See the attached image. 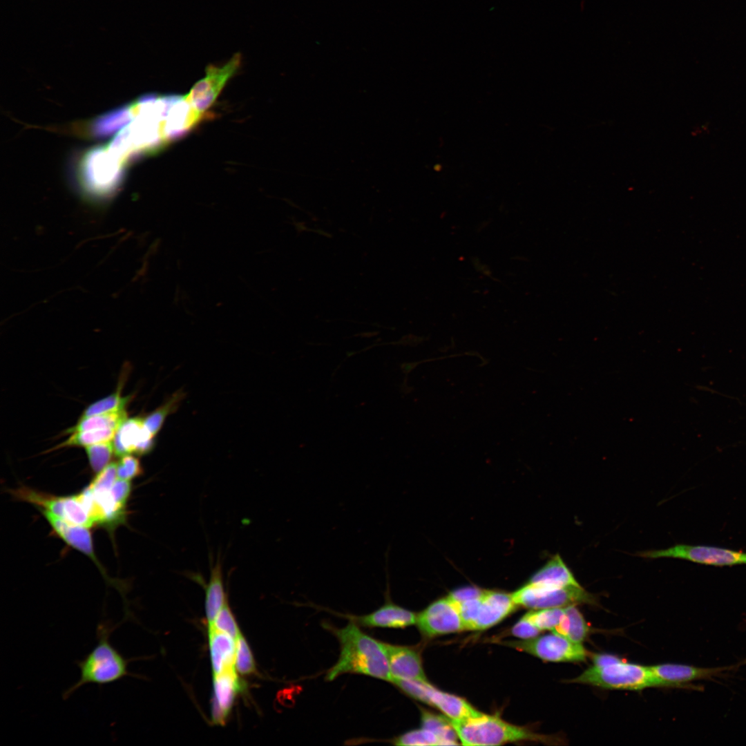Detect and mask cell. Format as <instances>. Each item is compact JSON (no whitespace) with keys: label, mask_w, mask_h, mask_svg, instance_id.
<instances>
[{"label":"cell","mask_w":746,"mask_h":746,"mask_svg":"<svg viewBox=\"0 0 746 746\" xmlns=\"http://www.w3.org/2000/svg\"><path fill=\"white\" fill-rule=\"evenodd\" d=\"M330 629L339 641L341 653L336 663L327 671V680L347 673L392 680L386 643L362 631L352 620L343 628Z\"/></svg>","instance_id":"2"},{"label":"cell","mask_w":746,"mask_h":746,"mask_svg":"<svg viewBox=\"0 0 746 746\" xmlns=\"http://www.w3.org/2000/svg\"><path fill=\"white\" fill-rule=\"evenodd\" d=\"M213 694L211 717L216 725H224L231 712L238 694L244 689L235 669L213 676Z\"/></svg>","instance_id":"14"},{"label":"cell","mask_w":746,"mask_h":746,"mask_svg":"<svg viewBox=\"0 0 746 746\" xmlns=\"http://www.w3.org/2000/svg\"><path fill=\"white\" fill-rule=\"evenodd\" d=\"M235 669L243 676L254 674L256 663L252 651L245 637L240 634L236 639Z\"/></svg>","instance_id":"33"},{"label":"cell","mask_w":746,"mask_h":746,"mask_svg":"<svg viewBox=\"0 0 746 746\" xmlns=\"http://www.w3.org/2000/svg\"><path fill=\"white\" fill-rule=\"evenodd\" d=\"M502 644L528 653L544 661L583 662L587 656L586 650L582 644L573 642L553 632L523 640L506 641Z\"/></svg>","instance_id":"7"},{"label":"cell","mask_w":746,"mask_h":746,"mask_svg":"<svg viewBox=\"0 0 746 746\" xmlns=\"http://www.w3.org/2000/svg\"><path fill=\"white\" fill-rule=\"evenodd\" d=\"M486 590L474 586L463 587L451 592L448 596L453 602L461 603L467 600L481 597Z\"/></svg>","instance_id":"38"},{"label":"cell","mask_w":746,"mask_h":746,"mask_svg":"<svg viewBox=\"0 0 746 746\" xmlns=\"http://www.w3.org/2000/svg\"><path fill=\"white\" fill-rule=\"evenodd\" d=\"M592 660L595 666H606L621 662V659L610 654H593Z\"/></svg>","instance_id":"40"},{"label":"cell","mask_w":746,"mask_h":746,"mask_svg":"<svg viewBox=\"0 0 746 746\" xmlns=\"http://www.w3.org/2000/svg\"><path fill=\"white\" fill-rule=\"evenodd\" d=\"M59 517L70 524L88 528L95 526L78 494L61 497V513Z\"/></svg>","instance_id":"25"},{"label":"cell","mask_w":746,"mask_h":746,"mask_svg":"<svg viewBox=\"0 0 746 746\" xmlns=\"http://www.w3.org/2000/svg\"><path fill=\"white\" fill-rule=\"evenodd\" d=\"M122 384L119 385L112 394L90 404L84 410L81 417H87L125 409L131 397L122 396Z\"/></svg>","instance_id":"28"},{"label":"cell","mask_w":746,"mask_h":746,"mask_svg":"<svg viewBox=\"0 0 746 746\" xmlns=\"http://www.w3.org/2000/svg\"><path fill=\"white\" fill-rule=\"evenodd\" d=\"M208 627L227 633L236 640L241 634L236 618L227 601L218 612L213 622Z\"/></svg>","instance_id":"34"},{"label":"cell","mask_w":746,"mask_h":746,"mask_svg":"<svg viewBox=\"0 0 746 746\" xmlns=\"http://www.w3.org/2000/svg\"><path fill=\"white\" fill-rule=\"evenodd\" d=\"M126 418L127 413L125 409L87 417H81L74 426L67 430V433L71 434L80 431L105 428L117 429Z\"/></svg>","instance_id":"24"},{"label":"cell","mask_w":746,"mask_h":746,"mask_svg":"<svg viewBox=\"0 0 746 746\" xmlns=\"http://www.w3.org/2000/svg\"><path fill=\"white\" fill-rule=\"evenodd\" d=\"M39 509L57 535L68 545L88 556L100 566L94 553L91 535L88 528L70 524L46 509Z\"/></svg>","instance_id":"18"},{"label":"cell","mask_w":746,"mask_h":746,"mask_svg":"<svg viewBox=\"0 0 746 746\" xmlns=\"http://www.w3.org/2000/svg\"><path fill=\"white\" fill-rule=\"evenodd\" d=\"M86 452L92 470L99 472L109 464L115 453L113 443L111 441L87 446Z\"/></svg>","instance_id":"32"},{"label":"cell","mask_w":746,"mask_h":746,"mask_svg":"<svg viewBox=\"0 0 746 746\" xmlns=\"http://www.w3.org/2000/svg\"><path fill=\"white\" fill-rule=\"evenodd\" d=\"M743 663L714 668H702L678 664H662L649 666V668L655 676L664 683L665 687L687 688L688 687H691L688 683L694 680H714L716 678L725 677V673L738 669L743 664Z\"/></svg>","instance_id":"12"},{"label":"cell","mask_w":746,"mask_h":746,"mask_svg":"<svg viewBox=\"0 0 746 746\" xmlns=\"http://www.w3.org/2000/svg\"><path fill=\"white\" fill-rule=\"evenodd\" d=\"M388 581L384 604L374 611L361 616L347 615L356 624L367 627L404 628L416 624L417 615L390 599Z\"/></svg>","instance_id":"15"},{"label":"cell","mask_w":746,"mask_h":746,"mask_svg":"<svg viewBox=\"0 0 746 746\" xmlns=\"http://www.w3.org/2000/svg\"><path fill=\"white\" fill-rule=\"evenodd\" d=\"M117 429L105 428L71 433V435L58 448L87 447L93 444L113 441Z\"/></svg>","instance_id":"27"},{"label":"cell","mask_w":746,"mask_h":746,"mask_svg":"<svg viewBox=\"0 0 746 746\" xmlns=\"http://www.w3.org/2000/svg\"><path fill=\"white\" fill-rule=\"evenodd\" d=\"M118 163L108 151L99 149L88 154L82 170L86 194L96 198L108 196L120 178Z\"/></svg>","instance_id":"10"},{"label":"cell","mask_w":746,"mask_h":746,"mask_svg":"<svg viewBox=\"0 0 746 746\" xmlns=\"http://www.w3.org/2000/svg\"><path fill=\"white\" fill-rule=\"evenodd\" d=\"M528 583L548 588L580 585L559 554L536 572Z\"/></svg>","instance_id":"21"},{"label":"cell","mask_w":746,"mask_h":746,"mask_svg":"<svg viewBox=\"0 0 746 746\" xmlns=\"http://www.w3.org/2000/svg\"><path fill=\"white\" fill-rule=\"evenodd\" d=\"M421 713L423 728L434 733L446 745H458L457 734L447 717L436 715L424 709H421Z\"/></svg>","instance_id":"26"},{"label":"cell","mask_w":746,"mask_h":746,"mask_svg":"<svg viewBox=\"0 0 746 746\" xmlns=\"http://www.w3.org/2000/svg\"><path fill=\"white\" fill-rule=\"evenodd\" d=\"M386 649L392 680L401 678L428 682L417 651L408 647L387 643Z\"/></svg>","instance_id":"17"},{"label":"cell","mask_w":746,"mask_h":746,"mask_svg":"<svg viewBox=\"0 0 746 746\" xmlns=\"http://www.w3.org/2000/svg\"><path fill=\"white\" fill-rule=\"evenodd\" d=\"M209 644L213 676L235 669L236 640L227 633L209 627Z\"/></svg>","instance_id":"20"},{"label":"cell","mask_w":746,"mask_h":746,"mask_svg":"<svg viewBox=\"0 0 746 746\" xmlns=\"http://www.w3.org/2000/svg\"><path fill=\"white\" fill-rule=\"evenodd\" d=\"M566 615L555 633L582 644L589 633V627L575 605L565 607Z\"/></svg>","instance_id":"23"},{"label":"cell","mask_w":746,"mask_h":746,"mask_svg":"<svg viewBox=\"0 0 746 746\" xmlns=\"http://www.w3.org/2000/svg\"><path fill=\"white\" fill-rule=\"evenodd\" d=\"M397 745H446L434 733L425 728L407 731L394 739Z\"/></svg>","instance_id":"31"},{"label":"cell","mask_w":746,"mask_h":746,"mask_svg":"<svg viewBox=\"0 0 746 746\" xmlns=\"http://www.w3.org/2000/svg\"><path fill=\"white\" fill-rule=\"evenodd\" d=\"M182 399V392H177L144 418V425L153 436L155 437L160 431L168 415L177 410Z\"/></svg>","instance_id":"30"},{"label":"cell","mask_w":746,"mask_h":746,"mask_svg":"<svg viewBox=\"0 0 746 746\" xmlns=\"http://www.w3.org/2000/svg\"><path fill=\"white\" fill-rule=\"evenodd\" d=\"M416 624L428 637L465 631L457 607L448 596L432 602L419 613Z\"/></svg>","instance_id":"11"},{"label":"cell","mask_w":746,"mask_h":746,"mask_svg":"<svg viewBox=\"0 0 746 746\" xmlns=\"http://www.w3.org/2000/svg\"><path fill=\"white\" fill-rule=\"evenodd\" d=\"M448 719L463 745H499L522 740L560 744L563 740L556 736L534 733L497 716L484 714L479 719L463 722Z\"/></svg>","instance_id":"4"},{"label":"cell","mask_w":746,"mask_h":746,"mask_svg":"<svg viewBox=\"0 0 746 746\" xmlns=\"http://www.w3.org/2000/svg\"><path fill=\"white\" fill-rule=\"evenodd\" d=\"M143 473V469L137 458L131 455L122 456L117 463V476L120 479L129 480Z\"/></svg>","instance_id":"35"},{"label":"cell","mask_w":746,"mask_h":746,"mask_svg":"<svg viewBox=\"0 0 746 746\" xmlns=\"http://www.w3.org/2000/svg\"><path fill=\"white\" fill-rule=\"evenodd\" d=\"M637 555L649 559H681L716 566L746 564V553L705 545L677 544L666 549L640 552Z\"/></svg>","instance_id":"8"},{"label":"cell","mask_w":746,"mask_h":746,"mask_svg":"<svg viewBox=\"0 0 746 746\" xmlns=\"http://www.w3.org/2000/svg\"><path fill=\"white\" fill-rule=\"evenodd\" d=\"M541 631L523 616L511 629V633L522 639H530L537 636Z\"/></svg>","instance_id":"37"},{"label":"cell","mask_w":746,"mask_h":746,"mask_svg":"<svg viewBox=\"0 0 746 746\" xmlns=\"http://www.w3.org/2000/svg\"><path fill=\"white\" fill-rule=\"evenodd\" d=\"M511 595L517 606L534 610L597 604L595 596L581 585L548 588L528 583Z\"/></svg>","instance_id":"6"},{"label":"cell","mask_w":746,"mask_h":746,"mask_svg":"<svg viewBox=\"0 0 746 746\" xmlns=\"http://www.w3.org/2000/svg\"><path fill=\"white\" fill-rule=\"evenodd\" d=\"M568 682L613 689L641 690L653 687H665L649 667L622 661L606 666L593 665Z\"/></svg>","instance_id":"5"},{"label":"cell","mask_w":746,"mask_h":746,"mask_svg":"<svg viewBox=\"0 0 746 746\" xmlns=\"http://www.w3.org/2000/svg\"><path fill=\"white\" fill-rule=\"evenodd\" d=\"M128 108L129 124L110 146L117 157L155 153L183 137L206 117L185 95H148Z\"/></svg>","instance_id":"1"},{"label":"cell","mask_w":746,"mask_h":746,"mask_svg":"<svg viewBox=\"0 0 746 746\" xmlns=\"http://www.w3.org/2000/svg\"><path fill=\"white\" fill-rule=\"evenodd\" d=\"M154 438L145 427L144 418H126L116 430L113 439L115 454L121 457L148 454L155 446Z\"/></svg>","instance_id":"13"},{"label":"cell","mask_w":746,"mask_h":746,"mask_svg":"<svg viewBox=\"0 0 746 746\" xmlns=\"http://www.w3.org/2000/svg\"><path fill=\"white\" fill-rule=\"evenodd\" d=\"M117 626L108 620H103L98 624L96 629L97 644L82 660L76 661L80 676L75 683L64 691V700H67L77 689L87 684L102 686L128 676L140 677L128 670L129 664L137 658L125 657L111 644V635Z\"/></svg>","instance_id":"3"},{"label":"cell","mask_w":746,"mask_h":746,"mask_svg":"<svg viewBox=\"0 0 746 746\" xmlns=\"http://www.w3.org/2000/svg\"><path fill=\"white\" fill-rule=\"evenodd\" d=\"M111 491L118 503L126 506L131 492V483L129 480L117 479L111 488Z\"/></svg>","instance_id":"39"},{"label":"cell","mask_w":746,"mask_h":746,"mask_svg":"<svg viewBox=\"0 0 746 746\" xmlns=\"http://www.w3.org/2000/svg\"><path fill=\"white\" fill-rule=\"evenodd\" d=\"M427 704L438 708L446 717L456 721L475 720L485 714L463 698L438 690L433 686L429 689Z\"/></svg>","instance_id":"19"},{"label":"cell","mask_w":746,"mask_h":746,"mask_svg":"<svg viewBox=\"0 0 746 746\" xmlns=\"http://www.w3.org/2000/svg\"><path fill=\"white\" fill-rule=\"evenodd\" d=\"M517 606L511 594L486 591L481 597L472 630H484L499 623Z\"/></svg>","instance_id":"16"},{"label":"cell","mask_w":746,"mask_h":746,"mask_svg":"<svg viewBox=\"0 0 746 746\" xmlns=\"http://www.w3.org/2000/svg\"><path fill=\"white\" fill-rule=\"evenodd\" d=\"M227 601L222 566L218 560L211 570L209 581L205 586L204 606L209 625L213 622L216 616Z\"/></svg>","instance_id":"22"},{"label":"cell","mask_w":746,"mask_h":746,"mask_svg":"<svg viewBox=\"0 0 746 746\" xmlns=\"http://www.w3.org/2000/svg\"><path fill=\"white\" fill-rule=\"evenodd\" d=\"M117 463L113 462L99 471L88 486L95 490H109L117 480Z\"/></svg>","instance_id":"36"},{"label":"cell","mask_w":746,"mask_h":746,"mask_svg":"<svg viewBox=\"0 0 746 746\" xmlns=\"http://www.w3.org/2000/svg\"><path fill=\"white\" fill-rule=\"evenodd\" d=\"M565 615V607H559L531 611L524 616L541 631L548 630L555 633Z\"/></svg>","instance_id":"29"},{"label":"cell","mask_w":746,"mask_h":746,"mask_svg":"<svg viewBox=\"0 0 746 746\" xmlns=\"http://www.w3.org/2000/svg\"><path fill=\"white\" fill-rule=\"evenodd\" d=\"M242 57L236 52L222 65L209 64L204 76L193 86L186 97L198 111L204 113L213 105L227 82L233 77L242 64Z\"/></svg>","instance_id":"9"}]
</instances>
